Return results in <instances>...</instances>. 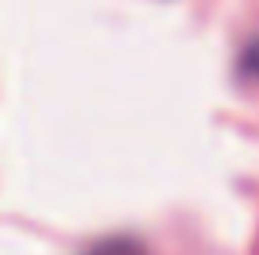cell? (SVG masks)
<instances>
[{
    "instance_id": "1",
    "label": "cell",
    "mask_w": 259,
    "mask_h": 255,
    "mask_svg": "<svg viewBox=\"0 0 259 255\" xmlns=\"http://www.w3.org/2000/svg\"><path fill=\"white\" fill-rule=\"evenodd\" d=\"M88 255H147V248L137 238H109V241H98Z\"/></svg>"
}]
</instances>
